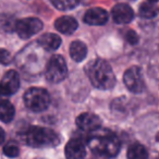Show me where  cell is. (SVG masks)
<instances>
[{"label": "cell", "mask_w": 159, "mask_h": 159, "mask_svg": "<svg viewBox=\"0 0 159 159\" xmlns=\"http://www.w3.org/2000/svg\"><path fill=\"white\" fill-rule=\"evenodd\" d=\"M11 62V55L6 49H0V63L1 64H9Z\"/></svg>", "instance_id": "22"}, {"label": "cell", "mask_w": 159, "mask_h": 159, "mask_svg": "<svg viewBox=\"0 0 159 159\" xmlns=\"http://www.w3.org/2000/svg\"><path fill=\"white\" fill-rule=\"evenodd\" d=\"M36 159H45V158H36Z\"/></svg>", "instance_id": "25"}, {"label": "cell", "mask_w": 159, "mask_h": 159, "mask_svg": "<svg viewBox=\"0 0 159 159\" xmlns=\"http://www.w3.org/2000/svg\"><path fill=\"white\" fill-rule=\"evenodd\" d=\"M25 143L34 148H48L59 145L60 136L53 130L43 126H31L24 134Z\"/></svg>", "instance_id": "3"}, {"label": "cell", "mask_w": 159, "mask_h": 159, "mask_svg": "<svg viewBox=\"0 0 159 159\" xmlns=\"http://www.w3.org/2000/svg\"><path fill=\"white\" fill-rule=\"evenodd\" d=\"M128 159H148V152L145 146L139 143H134L128 148Z\"/></svg>", "instance_id": "17"}, {"label": "cell", "mask_w": 159, "mask_h": 159, "mask_svg": "<svg viewBox=\"0 0 159 159\" xmlns=\"http://www.w3.org/2000/svg\"><path fill=\"white\" fill-rule=\"evenodd\" d=\"M81 1L82 0H50V2L58 10H62V11L74 9L76 6L80 5Z\"/></svg>", "instance_id": "18"}, {"label": "cell", "mask_w": 159, "mask_h": 159, "mask_svg": "<svg viewBox=\"0 0 159 159\" xmlns=\"http://www.w3.org/2000/svg\"><path fill=\"white\" fill-rule=\"evenodd\" d=\"M16 115L14 106L7 99H0V121L9 123Z\"/></svg>", "instance_id": "16"}, {"label": "cell", "mask_w": 159, "mask_h": 159, "mask_svg": "<svg viewBox=\"0 0 159 159\" xmlns=\"http://www.w3.org/2000/svg\"><path fill=\"white\" fill-rule=\"evenodd\" d=\"M108 21V13L102 8H92L84 16V22L89 25H104Z\"/></svg>", "instance_id": "12"}, {"label": "cell", "mask_w": 159, "mask_h": 159, "mask_svg": "<svg viewBox=\"0 0 159 159\" xmlns=\"http://www.w3.org/2000/svg\"><path fill=\"white\" fill-rule=\"evenodd\" d=\"M93 134L89 136L87 144L89 147L94 154L104 156L107 158L116 157L119 154L121 144L115 133H112L109 130H98L92 132Z\"/></svg>", "instance_id": "2"}, {"label": "cell", "mask_w": 159, "mask_h": 159, "mask_svg": "<svg viewBox=\"0 0 159 159\" xmlns=\"http://www.w3.org/2000/svg\"><path fill=\"white\" fill-rule=\"evenodd\" d=\"M55 27L58 32L66 35H70V34L74 33L79 27V23L72 16H60L57 19L55 22Z\"/></svg>", "instance_id": "13"}, {"label": "cell", "mask_w": 159, "mask_h": 159, "mask_svg": "<svg viewBox=\"0 0 159 159\" xmlns=\"http://www.w3.org/2000/svg\"><path fill=\"white\" fill-rule=\"evenodd\" d=\"M68 75V66L62 56L55 55L49 59L45 70V77L50 83L62 82Z\"/></svg>", "instance_id": "5"}, {"label": "cell", "mask_w": 159, "mask_h": 159, "mask_svg": "<svg viewBox=\"0 0 159 159\" xmlns=\"http://www.w3.org/2000/svg\"><path fill=\"white\" fill-rule=\"evenodd\" d=\"M148 1H150V3H155V2H157L158 0H148Z\"/></svg>", "instance_id": "24"}, {"label": "cell", "mask_w": 159, "mask_h": 159, "mask_svg": "<svg viewBox=\"0 0 159 159\" xmlns=\"http://www.w3.org/2000/svg\"><path fill=\"white\" fill-rule=\"evenodd\" d=\"M87 56V47L83 42L75 40L70 45V57L74 61L81 62L86 58Z\"/></svg>", "instance_id": "15"}, {"label": "cell", "mask_w": 159, "mask_h": 159, "mask_svg": "<svg viewBox=\"0 0 159 159\" xmlns=\"http://www.w3.org/2000/svg\"><path fill=\"white\" fill-rule=\"evenodd\" d=\"M123 82L126 89L134 94H141L145 89V82H144L142 69L137 66H131L124 72Z\"/></svg>", "instance_id": "6"}, {"label": "cell", "mask_w": 159, "mask_h": 159, "mask_svg": "<svg viewBox=\"0 0 159 159\" xmlns=\"http://www.w3.org/2000/svg\"><path fill=\"white\" fill-rule=\"evenodd\" d=\"M112 19L118 24H128L134 19V11L126 3H118L111 10Z\"/></svg>", "instance_id": "10"}, {"label": "cell", "mask_w": 159, "mask_h": 159, "mask_svg": "<svg viewBox=\"0 0 159 159\" xmlns=\"http://www.w3.org/2000/svg\"><path fill=\"white\" fill-rule=\"evenodd\" d=\"M125 39L129 44L136 45L139 40V37L136 34V32H134L133 30H129V31H126V33H125Z\"/></svg>", "instance_id": "21"}, {"label": "cell", "mask_w": 159, "mask_h": 159, "mask_svg": "<svg viewBox=\"0 0 159 159\" xmlns=\"http://www.w3.org/2000/svg\"><path fill=\"white\" fill-rule=\"evenodd\" d=\"M85 73L93 86L98 89L108 91L116 84V76L112 68L102 58L91 60L85 66Z\"/></svg>", "instance_id": "1"}, {"label": "cell", "mask_w": 159, "mask_h": 159, "mask_svg": "<svg viewBox=\"0 0 159 159\" xmlns=\"http://www.w3.org/2000/svg\"><path fill=\"white\" fill-rule=\"evenodd\" d=\"M16 34L22 39H27L43 30V22L37 18H25L16 21L14 25Z\"/></svg>", "instance_id": "7"}, {"label": "cell", "mask_w": 159, "mask_h": 159, "mask_svg": "<svg viewBox=\"0 0 159 159\" xmlns=\"http://www.w3.org/2000/svg\"><path fill=\"white\" fill-rule=\"evenodd\" d=\"M3 154L9 158H16L20 155V148L14 143H8L3 146Z\"/></svg>", "instance_id": "20"}, {"label": "cell", "mask_w": 159, "mask_h": 159, "mask_svg": "<svg viewBox=\"0 0 159 159\" xmlns=\"http://www.w3.org/2000/svg\"><path fill=\"white\" fill-rule=\"evenodd\" d=\"M76 125L80 130L84 132H94L98 130L102 126V120L98 116L92 112H83L77 116L76 118Z\"/></svg>", "instance_id": "9"}, {"label": "cell", "mask_w": 159, "mask_h": 159, "mask_svg": "<svg viewBox=\"0 0 159 159\" xmlns=\"http://www.w3.org/2000/svg\"><path fill=\"white\" fill-rule=\"evenodd\" d=\"M20 76L14 70H10L2 76L0 81V96H10L16 94L20 89Z\"/></svg>", "instance_id": "8"}, {"label": "cell", "mask_w": 159, "mask_h": 159, "mask_svg": "<svg viewBox=\"0 0 159 159\" xmlns=\"http://www.w3.org/2000/svg\"><path fill=\"white\" fill-rule=\"evenodd\" d=\"M25 107L33 112H43L50 105V96L45 89L31 87L23 96Z\"/></svg>", "instance_id": "4"}, {"label": "cell", "mask_w": 159, "mask_h": 159, "mask_svg": "<svg viewBox=\"0 0 159 159\" xmlns=\"http://www.w3.org/2000/svg\"><path fill=\"white\" fill-rule=\"evenodd\" d=\"M5 136H6V134H5V130H3L2 128H0V145L5 142Z\"/></svg>", "instance_id": "23"}, {"label": "cell", "mask_w": 159, "mask_h": 159, "mask_svg": "<svg viewBox=\"0 0 159 159\" xmlns=\"http://www.w3.org/2000/svg\"><path fill=\"white\" fill-rule=\"evenodd\" d=\"M130 1H134V0H130Z\"/></svg>", "instance_id": "26"}, {"label": "cell", "mask_w": 159, "mask_h": 159, "mask_svg": "<svg viewBox=\"0 0 159 159\" xmlns=\"http://www.w3.org/2000/svg\"><path fill=\"white\" fill-rule=\"evenodd\" d=\"M64 154L66 159H83L86 155V148L80 139H72L66 143Z\"/></svg>", "instance_id": "11"}, {"label": "cell", "mask_w": 159, "mask_h": 159, "mask_svg": "<svg viewBox=\"0 0 159 159\" xmlns=\"http://www.w3.org/2000/svg\"><path fill=\"white\" fill-rule=\"evenodd\" d=\"M37 44L42 48L46 49L48 51L57 50L61 45V38L53 33H47L42 35L37 40Z\"/></svg>", "instance_id": "14"}, {"label": "cell", "mask_w": 159, "mask_h": 159, "mask_svg": "<svg viewBox=\"0 0 159 159\" xmlns=\"http://www.w3.org/2000/svg\"><path fill=\"white\" fill-rule=\"evenodd\" d=\"M139 16L144 19H152L157 16V9L152 3L144 2L139 6Z\"/></svg>", "instance_id": "19"}]
</instances>
